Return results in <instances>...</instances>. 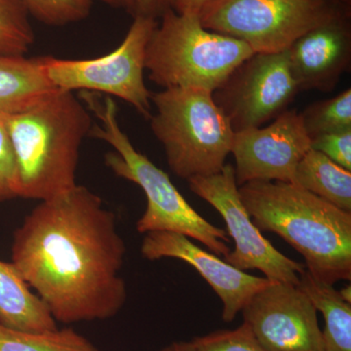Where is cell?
I'll list each match as a JSON object with an SVG mask.
<instances>
[{
  "mask_svg": "<svg viewBox=\"0 0 351 351\" xmlns=\"http://www.w3.org/2000/svg\"><path fill=\"white\" fill-rule=\"evenodd\" d=\"M117 217L84 186L39 201L13 235L14 267L56 322L106 320L127 301Z\"/></svg>",
  "mask_w": 351,
  "mask_h": 351,
  "instance_id": "1",
  "label": "cell"
},
{
  "mask_svg": "<svg viewBox=\"0 0 351 351\" xmlns=\"http://www.w3.org/2000/svg\"><path fill=\"white\" fill-rule=\"evenodd\" d=\"M239 191L254 225L299 252L311 276L332 285L350 281L351 212L290 182H251Z\"/></svg>",
  "mask_w": 351,
  "mask_h": 351,
  "instance_id": "2",
  "label": "cell"
},
{
  "mask_svg": "<svg viewBox=\"0 0 351 351\" xmlns=\"http://www.w3.org/2000/svg\"><path fill=\"white\" fill-rule=\"evenodd\" d=\"M3 119L17 165L19 197L45 200L77 184L80 147L93 124L73 92L57 89Z\"/></svg>",
  "mask_w": 351,
  "mask_h": 351,
  "instance_id": "3",
  "label": "cell"
},
{
  "mask_svg": "<svg viewBox=\"0 0 351 351\" xmlns=\"http://www.w3.org/2000/svg\"><path fill=\"white\" fill-rule=\"evenodd\" d=\"M80 99L100 121L92 126L90 137L113 147L105 156L107 167L117 177L138 184L145 193L147 208L136 225L138 232L180 233L226 257L230 252L228 233L201 217L180 193L169 176L135 149L119 125L117 103L110 96L82 91Z\"/></svg>",
  "mask_w": 351,
  "mask_h": 351,
  "instance_id": "4",
  "label": "cell"
},
{
  "mask_svg": "<svg viewBox=\"0 0 351 351\" xmlns=\"http://www.w3.org/2000/svg\"><path fill=\"white\" fill-rule=\"evenodd\" d=\"M248 44L205 29L196 14L169 9L152 32L145 66L158 86L213 92L245 60L255 54Z\"/></svg>",
  "mask_w": 351,
  "mask_h": 351,
  "instance_id": "5",
  "label": "cell"
},
{
  "mask_svg": "<svg viewBox=\"0 0 351 351\" xmlns=\"http://www.w3.org/2000/svg\"><path fill=\"white\" fill-rule=\"evenodd\" d=\"M151 101L156 107L152 130L174 174L189 181L221 172L235 133L212 92L166 88L152 93Z\"/></svg>",
  "mask_w": 351,
  "mask_h": 351,
  "instance_id": "6",
  "label": "cell"
},
{
  "mask_svg": "<svg viewBox=\"0 0 351 351\" xmlns=\"http://www.w3.org/2000/svg\"><path fill=\"white\" fill-rule=\"evenodd\" d=\"M351 16L327 0H212L199 13L209 31L239 39L256 53L282 52L318 25Z\"/></svg>",
  "mask_w": 351,
  "mask_h": 351,
  "instance_id": "7",
  "label": "cell"
},
{
  "mask_svg": "<svg viewBox=\"0 0 351 351\" xmlns=\"http://www.w3.org/2000/svg\"><path fill=\"white\" fill-rule=\"evenodd\" d=\"M157 25L152 18L135 16L123 41L105 56L89 60L45 56L40 57L41 61L50 82L58 89L117 97L149 119L152 93L145 84V51Z\"/></svg>",
  "mask_w": 351,
  "mask_h": 351,
  "instance_id": "8",
  "label": "cell"
},
{
  "mask_svg": "<svg viewBox=\"0 0 351 351\" xmlns=\"http://www.w3.org/2000/svg\"><path fill=\"white\" fill-rule=\"evenodd\" d=\"M189 189L212 205L226 221L228 234L234 241V250L225 262L237 269H258L276 282L299 285L306 265L291 260L280 253L254 225L242 203L234 166L226 164L217 174L189 180Z\"/></svg>",
  "mask_w": 351,
  "mask_h": 351,
  "instance_id": "9",
  "label": "cell"
},
{
  "mask_svg": "<svg viewBox=\"0 0 351 351\" xmlns=\"http://www.w3.org/2000/svg\"><path fill=\"white\" fill-rule=\"evenodd\" d=\"M299 92L285 50L252 55L212 96L237 133L276 119L288 110Z\"/></svg>",
  "mask_w": 351,
  "mask_h": 351,
  "instance_id": "10",
  "label": "cell"
},
{
  "mask_svg": "<svg viewBox=\"0 0 351 351\" xmlns=\"http://www.w3.org/2000/svg\"><path fill=\"white\" fill-rule=\"evenodd\" d=\"M241 313L267 351H324L317 309L294 284L272 281L251 298Z\"/></svg>",
  "mask_w": 351,
  "mask_h": 351,
  "instance_id": "11",
  "label": "cell"
},
{
  "mask_svg": "<svg viewBox=\"0 0 351 351\" xmlns=\"http://www.w3.org/2000/svg\"><path fill=\"white\" fill-rule=\"evenodd\" d=\"M309 149L311 138L297 110H286L269 125L237 132L232 147L237 186L257 181L293 184Z\"/></svg>",
  "mask_w": 351,
  "mask_h": 351,
  "instance_id": "12",
  "label": "cell"
},
{
  "mask_svg": "<svg viewBox=\"0 0 351 351\" xmlns=\"http://www.w3.org/2000/svg\"><path fill=\"white\" fill-rule=\"evenodd\" d=\"M141 253L149 261L169 258L184 261L195 267L211 286L223 304L221 318L232 322L258 291L272 282L267 277L251 276L203 250L191 239L170 232L145 233Z\"/></svg>",
  "mask_w": 351,
  "mask_h": 351,
  "instance_id": "13",
  "label": "cell"
},
{
  "mask_svg": "<svg viewBox=\"0 0 351 351\" xmlns=\"http://www.w3.org/2000/svg\"><path fill=\"white\" fill-rule=\"evenodd\" d=\"M351 16L318 25L288 48L291 73L299 91L330 92L351 63Z\"/></svg>",
  "mask_w": 351,
  "mask_h": 351,
  "instance_id": "14",
  "label": "cell"
},
{
  "mask_svg": "<svg viewBox=\"0 0 351 351\" xmlns=\"http://www.w3.org/2000/svg\"><path fill=\"white\" fill-rule=\"evenodd\" d=\"M57 89L40 57L0 54V117L24 112Z\"/></svg>",
  "mask_w": 351,
  "mask_h": 351,
  "instance_id": "15",
  "label": "cell"
},
{
  "mask_svg": "<svg viewBox=\"0 0 351 351\" xmlns=\"http://www.w3.org/2000/svg\"><path fill=\"white\" fill-rule=\"evenodd\" d=\"M0 324L27 332L57 329L56 320L12 263L0 261Z\"/></svg>",
  "mask_w": 351,
  "mask_h": 351,
  "instance_id": "16",
  "label": "cell"
},
{
  "mask_svg": "<svg viewBox=\"0 0 351 351\" xmlns=\"http://www.w3.org/2000/svg\"><path fill=\"white\" fill-rule=\"evenodd\" d=\"M298 287L324 317V351H351V302H346L332 284L315 278L306 269Z\"/></svg>",
  "mask_w": 351,
  "mask_h": 351,
  "instance_id": "17",
  "label": "cell"
},
{
  "mask_svg": "<svg viewBox=\"0 0 351 351\" xmlns=\"http://www.w3.org/2000/svg\"><path fill=\"white\" fill-rule=\"evenodd\" d=\"M293 184L346 212H351V171L311 149L295 170Z\"/></svg>",
  "mask_w": 351,
  "mask_h": 351,
  "instance_id": "18",
  "label": "cell"
},
{
  "mask_svg": "<svg viewBox=\"0 0 351 351\" xmlns=\"http://www.w3.org/2000/svg\"><path fill=\"white\" fill-rule=\"evenodd\" d=\"M0 351H100L71 328L45 332L11 329L0 324Z\"/></svg>",
  "mask_w": 351,
  "mask_h": 351,
  "instance_id": "19",
  "label": "cell"
},
{
  "mask_svg": "<svg viewBox=\"0 0 351 351\" xmlns=\"http://www.w3.org/2000/svg\"><path fill=\"white\" fill-rule=\"evenodd\" d=\"M309 138L351 129V90L311 104L301 113Z\"/></svg>",
  "mask_w": 351,
  "mask_h": 351,
  "instance_id": "20",
  "label": "cell"
},
{
  "mask_svg": "<svg viewBox=\"0 0 351 351\" xmlns=\"http://www.w3.org/2000/svg\"><path fill=\"white\" fill-rule=\"evenodd\" d=\"M34 38L24 3L21 0H0V54L24 56Z\"/></svg>",
  "mask_w": 351,
  "mask_h": 351,
  "instance_id": "21",
  "label": "cell"
},
{
  "mask_svg": "<svg viewBox=\"0 0 351 351\" xmlns=\"http://www.w3.org/2000/svg\"><path fill=\"white\" fill-rule=\"evenodd\" d=\"M29 16L53 27H62L86 19L93 0H21Z\"/></svg>",
  "mask_w": 351,
  "mask_h": 351,
  "instance_id": "22",
  "label": "cell"
},
{
  "mask_svg": "<svg viewBox=\"0 0 351 351\" xmlns=\"http://www.w3.org/2000/svg\"><path fill=\"white\" fill-rule=\"evenodd\" d=\"M191 343L193 351H267L244 322L237 329L197 337Z\"/></svg>",
  "mask_w": 351,
  "mask_h": 351,
  "instance_id": "23",
  "label": "cell"
},
{
  "mask_svg": "<svg viewBox=\"0 0 351 351\" xmlns=\"http://www.w3.org/2000/svg\"><path fill=\"white\" fill-rule=\"evenodd\" d=\"M19 197L17 165L3 117H0V203Z\"/></svg>",
  "mask_w": 351,
  "mask_h": 351,
  "instance_id": "24",
  "label": "cell"
},
{
  "mask_svg": "<svg viewBox=\"0 0 351 351\" xmlns=\"http://www.w3.org/2000/svg\"><path fill=\"white\" fill-rule=\"evenodd\" d=\"M311 149L321 152L332 162L351 171V129L311 138Z\"/></svg>",
  "mask_w": 351,
  "mask_h": 351,
  "instance_id": "25",
  "label": "cell"
},
{
  "mask_svg": "<svg viewBox=\"0 0 351 351\" xmlns=\"http://www.w3.org/2000/svg\"><path fill=\"white\" fill-rule=\"evenodd\" d=\"M132 14L157 20L171 9V0H132Z\"/></svg>",
  "mask_w": 351,
  "mask_h": 351,
  "instance_id": "26",
  "label": "cell"
},
{
  "mask_svg": "<svg viewBox=\"0 0 351 351\" xmlns=\"http://www.w3.org/2000/svg\"><path fill=\"white\" fill-rule=\"evenodd\" d=\"M212 0H171V9L179 14H196Z\"/></svg>",
  "mask_w": 351,
  "mask_h": 351,
  "instance_id": "27",
  "label": "cell"
},
{
  "mask_svg": "<svg viewBox=\"0 0 351 351\" xmlns=\"http://www.w3.org/2000/svg\"><path fill=\"white\" fill-rule=\"evenodd\" d=\"M100 1L113 7V8L126 9L130 13L133 9L132 0H100Z\"/></svg>",
  "mask_w": 351,
  "mask_h": 351,
  "instance_id": "28",
  "label": "cell"
},
{
  "mask_svg": "<svg viewBox=\"0 0 351 351\" xmlns=\"http://www.w3.org/2000/svg\"><path fill=\"white\" fill-rule=\"evenodd\" d=\"M158 351H193L191 341H176Z\"/></svg>",
  "mask_w": 351,
  "mask_h": 351,
  "instance_id": "29",
  "label": "cell"
},
{
  "mask_svg": "<svg viewBox=\"0 0 351 351\" xmlns=\"http://www.w3.org/2000/svg\"><path fill=\"white\" fill-rule=\"evenodd\" d=\"M341 298L345 300L346 302H351V288L350 285L346 286V287L341 289L339 291Z\"/></svg>",
  "mask_w": 351,
  "mask_h": 351,
  "instance_id": "30",
  "label": "cell"
},
{
  "mask_svg": "<svg viewBox=\"0 0 351 351\" xmlns=\"http://www.w3.org/2000/svg\"><path fill=\"white\" fill-rule=\"evenodd\" d=\"M332 3L339 4V5L351 7V0H327Z\"/></svg>",
  "mask_w": 351,
  "mask_h": 351,
  "instance_id": "31",
  "label": "cell"
}]
</instances>
